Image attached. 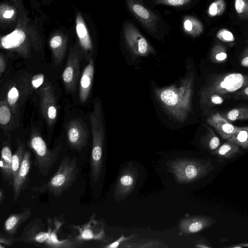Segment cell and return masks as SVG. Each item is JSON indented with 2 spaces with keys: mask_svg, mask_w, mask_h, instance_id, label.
<instances>
[{
  "mask_svg": "<svg viewBox=\"0 0 248 248\" xmlns=\"http://www.w3.org/2000/svg\"><path fill=\"white\" fill-rule=\"evenodd\" d=\"M47 231L48 237L44 247L51 248H81L83 244L78 243L74 238L70 240H62L59 236V230L62 225V219L58 217L47 219Z\"/></svg>",
  "mask_w": 248,
  "mask_h": 248,
  "instance_id": "9",
  "label": "cell"
},
{
  "mask_svg": "<svg viewBox=\"0 0 248 248\" xmlns=\"http://www.w3.org/2000/svg\"><path fill=\"white\" fill-rule=\"evenodd\" d=\"M227 140L232 141L243 149H248V126H237L235 132Z\"/></svg>",
  "mask_w": 248,
  "mask_h": 248,
  "instance_id": "20",
  "label": "cell"
},
{
  "mask_svg": "<svg viewBox=\"0 0 248 248\" xmlns=\"http://www.w3.org/2000/svg\"><path fill=\"white\" fill-rule=\"evenodd\" d=\"M76 31L81 45L85 48L91 47L90 38L82 17L78 15L76 20Z\"/></svg>",
  "mask_w": 248,
  "mask_h": 248,
  "instance_id": "21",
  "label": "cell"
},
{
  "mask_svg": "<svg viewBox=\"0 0 248 248\" xmlns=\"http://www.w3.org/2000/svg\"><path fill=\"white\" fill-rule=\"evenodd\" d=\"M223 99L220 95L218 94H213L207 99L202 104L211 103L212 104L219 105L223 103Z\"/></svg>",
  "mask_w": 248,
  "mask_h": 248,
  "instance_id": "34",
  "label": "cell"
},
{
  "mask_svg": "<svg viewBox=\"0 0 248 248\" xmlns=\"http://www.w3.org/2000/svg\"><path fill=\"white\" fill-rule=\"evenodd\" d=\"M246 81L245 76L239 73L228 74L212 79L201 92V102L203 103L213 94L220 95L236 91Z\"/></svg>",
  "mask_w": 248,
  "mask_h": 248,
  "instance_id": "4",
  "label": "cell"
},
{
  "mask_svg": "<svg viewBox=\"0 0 248 248\" xmlns=\"http://www.w3.org/2000/svg\"><path fill=\"white\" fill-rule=\"evenodd\" d=\"M62 42V38L60 36L54 37L50 41V45L51 47L55 48L59 46Z\"/></svg>",
  "mask_w": 248,
  "mask_h": 248,
  "instance_id": "37",
  "label": "cell"
},
{
  "mask_svg": "<svg viewBox=\"0 0 248 248\" xmlns=\"http://www.w3.org/2000/svg\"><path fill=\"white\" fill-rule=\"evenodd\" d=\"M209 132L202 140V143L205 148L213 151L219 147L220 140L212 129H209Z\"/></svg>",
  "mask_w": 248,
  "mask_h": 248,
  "instance_id": "24",
  "label": "cell"
},
{
  "mask_svg": "<svg viewBox=\"0 0 248 248\" xmlns=\"http://www.w3.org/2000/svg\"><path fill=\"white\" fill-rule=\"evenodd\" d=\"M30 147L35 156L34 166L43 176H46L59 157L60 148L48 150L45 141L39 136L31 139Z\"/></svg>",
  "mask_w": 248,
  "mask_h": 248,
  "instance_id": "5",
  "label": "cell"
},
{
  "mask_svg": "<svg viewBox=\"0 0 248 248\" xmlns=\"http://www.w3.org/2000/svg\"><path fill=\"white\" fill-rule=\"evenodd\" d=\"M216 37L219 40L226 43L232 42L235 40L232 33L225 28L220 29L217 33Z\"/></svg>",
  "mask_w": 248,
  "mask_h": 248,
  "instance_id": "27",
  "label": "cell"
},
{
  "mask_svg": "<svg viewBox=\"0 0 248 248\" xmlns=\"http://www.w3.org/2000/svg\"><path fill=\"white\" fill-rule=\"evenodd\" d=\"M16 241V238L12 235L0 233V248H5L12 246Z\"/></svg>",
  "mask_w": 248,
  "mask_h": 248,
  "instance_id": "29",
  "label": "cell"
},
{
  "mask_svg": "<svg viewBox=\"0 0 248 248\" xmlns=\"http://www.w3.org/2000/svg\"><path fill=\"white\" fill-rule=\"evenodd\" d=\"M234 5L235 10L240 18H248V0H234Z\"/></svg>",
  "mask_w": 248,
  "mask_h": 248,
  "instance_id": "26",
  "label": "cell"
},
{
  "mask_svg": "<svg viewBox=\"0 0 248 248\" xmlns=\"http://www.w3.org/2000/svg\"><path fill=\"white\" fill-rule=\"evenodd\" d=\"M131 12L150 32L154 33L158 29V16L150 9L135 0H125Z\"/></svg>",
  "mask_w": 248,
  "mask_h": 248,
  "instance_id": "10",
  "label": "cell"
},
{
  "mask_svg": "<svg viewBox=\"0 0 248 248\" xmlns=\"http://www.w3.org/2000/svg\"><path fill=\"white\" fill-rule=\"evenodd\" d=\"M4 190L2 189H0V204H1L2 202H3L4 200Z\"/></svg>",
  "mask_w": 248,
  "mask_h": 248,
  "instance_id": "42",
  "label": "cell"
},
{
  "mask_svg": "<svg viewBox=\"0 0 248 248\" xmlns=\"http://www.w3.org/2000/svg\"><path fill=\"white\" fill-rule=\"evenodd\" d=\"M241 64L244 67H248V55L243 58Z\"/></svg>",
  "mask_w": 248,
  "mask_h": 248,
  "instance_id": "41",
  "label": "cell"
},
{
  "mask_svg": "<svg viewBox=\"0 0 248 248\" xmlns=\"http://www.w3.org/2000/svg\"><path fill=\"white\" fill-rule=\"evenodd\" d=\"M193 84V74L190 73L176 83L155 89L158 101L167 113L177 122H185L192 110Z\"/></svg>",
  "mask_w": 248,
  "mask_h": 248,
  "instance_id": "1",
  "label": "cell"
},
{
  "mask_svg": "<svg viewBox=\"0 0 248 248\" xmlns=\"http://www.w3.org/2000/svg\"><path fill=\"white\" fill-rule=\"evenodd\" d=\"M31 214V209L29 208H26L20 213L11 214L3 223V231L10 235L16 234L20 226L29 218Z\"/></svg>",
  "mask_w": 248,
  "mask_h": 248,
  "instance_id": "14",
  "label": "cell"
},
{
  "mask_svg": "<svg viewBox=\"0 0 248 248\" xmlns=\"http://www.w3.org/2000/svg\"><path fill=\"white\" fill-rule=\"evenodd\" d=\"M25 37V34L23 31L16 30L2 38L1 45L7 49L16 47L24 41Z\"/></svg>",
  "mask_w": 248,
  "mask_h": 248,
  "instance_id": "18",
  "label": "cell"
},
{
  "mask_svg": "<svg viewBox=\"0 0 248 248\" xmlns=\"http://www.w3.org/2000/svg\"><path fill=\"white\" fill-rule=\"evenodd\" d=\"M13 154L10 147L4 146L1 151L0 170L2 179L8 186H12L13 182L12 173Z\"/></svg>",
  "mask_w": 248,
  "mask_h": 248,
  "instance_id": "15",
  "label": "cell"
},
{
  "mask_svg": "<svg viewBox=\"0 0 248 248\" xmlns=\"http://www.w3.org/2000/svg\"><path fill=\"white\" fill-rule=\"evenodd\" d=\"M243 92L244 94H245V95L248 96V87H247L246 88H245L244 89Z\"/></svg>",
  "mask_w": 248,
  "mask_h": 248,
  "instance_id": "43",
  "label": "cell"
},
{
  "mask_svg": "<svg viewBox=\"0 0 248 248\" xmlns=\"http://www.w3.org/2000/svg\"><path fill=\"white\" fill-rule=\"evenodd\" d=\"M25 152L24 147L19 145L16 151L13 155L12 167L13 181L16 178L19 170Z\"/></svg>",
  "mask_w": 248,
  "mask_h": 248,
  "instance_id": "22",
  "label": "cell"
},
{
  "mask_svg": "<svg viewBox=\"0 0 248 248\" xmlns=\"http://www.w3.org/2000/svg\"><path fill=\"white\" fill-rule=\"evenodd\" d=\"M43 76L39 78H33L32 80V84L34 88H37L41 85L43 82Z\"/></svg>",
  "mask_w": 248,
  "mask_h": 248,
  "instance_id": "38",
  "label": "cell"
},
{
  "mask_svg": "<svg viewBox=\"0 0 248 248\" xmlns=\"http://www.w3.org/2000/svg\"><path fill=\"white\" fill-rule=\"evenodd\" d=\"M48 116L50 119H54L57 115V111L56 108L53 106L49 108L47 112Z\"/></svg>",
  "mask_w": 248,
  "mask_h": 248,
  "instance_id": "39",
  "label": "cell"
},
{
  "mask_svg": "<svg viewBox=\"0 0 248 248\" xmlns=\"http://www.w3.org/2000/svg\"><path fill=\"white\" fill-rule=\"evenodd\" d=\"M240 147L235 143L227 140L213 151V155H216L222 159H230L242 153V150Z\"/></svg>",
  "mask_w": 248,
  "mask_h": 248,
  "instance_id": "16",
  "label": "cell"
},
{
  "mask_svg": "<svg viewBox=\"0 0 248 248\" xmlns=\"http://www.w3.org/2000/svg\"><path fill=\"white\" fill-rule=\"evenodd\" d=\"M123 31L126 44L134 54L145 57L154 52L149 42L131 23H124Z\"/></svg>",
  "mask_w": 248,
  "mask_h": 248,
  "instance_id": "7",
  "label": "cell"
},
{
  "mask_svg": "<svg viewBox=\"0 0 248 248\" xmlns=\"http://www.w3.org/2000/svg\"><path fill=\"white\" fill-rule=\"evenodd\" d=\"M131 238V236L125 237L124 235H122L118 240L116 241L108 244L104 247V248H117L119 247L120 243L123 241H125L126 240L128 239L129 238Z\"/></svg>",
  "mask_w": 248,
  "mask_h": 248,
  "instance_id": "36",
  "label": "cell"
},
{
  "mask_svg": "<svg viewBox=\"0 0 248 248\" xmlns=\"http://www.w3.org/2000/svg\"><path fill=\"white\" fill-rule=\"evenodd\" d=\"M73 70L70 67L66 68L63 73V79L65 82H70L73 78Z\"/></svg>",
  "mask_w": 248,
  "mask_h": 248,
  "instance_id": "35",
  "label": "cell"
},
{
  "mask_svg": "<svg viewBox=\"0 0 248 248\" xmlns=\"http://www.w3.org/2000/svg\"><path fill=\"white\" fill-rule=\"evenodd\" d=\"M184 31L192 37H197L202 34L203 31V26L202 22L192 16H186L184 17L182 22Z\"/></svg>",
  "mask_w": 248,
  "mask_h": 248,
  "instance_id": "17",
  "label": "cell"
},
{
  "mask_svg": "<svg viewBox=\"0 0 248 248\" xmlns=\"http://www.w3.org/2000/svg\"><path fill=\"white\" fill-rule=\"evenodd\" d=\"M226 119L230 122L248 120V108L241 107L231 109L227 113Z\"/></svg>",
  "mask_w": 248,
  "mask_h": 248,
  "instance_id": "23",
  "label": "cell"
},
{
  "mask_svg": "<svg viewBox=\"0 0 248 248\" xmlns=\"http://www.w3.org/2000/svg\"><path fill=\"white\" fill-rule=\"evenodd\" d=\"M218 52L215 54L216 59L218 61H222L226 59L227 58V54L225 51L224 49L220 46H217L214 48Z\"/></svg>",
  "mask_w": 248,
  "mask_h": 248,
  "instance_id": "33",
  "label": "cell"
},
{
  "mask_svg": "<svg viewBox=\"0 0 248 248\" xmlns=\"http://www.w3.org/2000/svg\"><path fill=\"white\" fill-rule=\"evenodd\" d=\"M77 234L73 238L78 243L84 244L89 241H100L108 242L106 239L103 223L96 218L93 212L88 221L81 226L73 225Z\"/></svg>",
  "mask_w": 248,
  "mask_h": 248,
  "instance_id": "6",
  "label": "cell"
},
{
  "mask_svg": "<svg viewBox=\"0 0 248 248\" xmlns=\"http://www.w3.org/2000/svg\"><path fill=\"white\" fill-rule=\"evenodd\" d=\"M171 168L179 182L189 183L207 175L214 170V165L210 160L181 159L172 162Z\"/></svg>",
  "mask_w": 248,
  "mask_h": 248,
  "instance_id": "3",
  "label": "cell"
},
{
  "mask_svg": "<svg viewBox=\"0 0 248 248\" xmlns=\"http://www.w3.org/2000/svg\"><path fill=\"white\" fill-rule=\"evenodd\" d=\"M226 6L224 0H215L208 7L207 14L210 17L220 16L225 11Z\"/></svg>",
  "mask_w": 248,
  "mask_h": 248,
  "instance_id": "25",
  "label": "cell"
},
{
  "mask_svg": "<svg viewBox=\"0 0 248 248\" xmlns=\"http://www.w3.org/2000/svg\"><path fill=\"white\" fill-rule=\"evenodd\" d=\"M207 123L213 127L221 138L227 140L237 130V127L231 124L219 112L212 114L207 119Z\"/></svg>",
  "mask_w": 248,
  "mask_h": 248,
  "instance_id": "13",
  "label": "cell"
},
{
  "mask_svg": "<svg viewBox=\"0 0 248 248\" xmlns=\"http://www.w3.org/2000/svg\"><path fill=\"white\" fill-rule=\"evenodd\" d=\"M14 13V11L12 9L7 10L3 13V16L5 18H11L13 16Z\"/></svg>",
  "mask_w": 248,
  "mask_h": 248,
  "instance_id": "40",
  "label": "cell"
},
{
  "mask_svg": "<svg viewBox=\"0 0 248 248\" xmlns=\"http://www.w3.org/2000/svg\"><path fill=\"white\" fill-rule=\"evenodd\" d=\"M78 171L75 157L66 156L61 160L56 172L45 184L35 186L32 190L39 193L48 192L56 197L67 191L77 179Z\"/></svg>",
  "mask_w": 248,
  "mask_h": 248,
  "instance_id": "2",
  "label": "cell"
},
{
  "mask_svg": "<svg viewBox=\"0 0 248 248\" xmlns=\"http://www.w3.org/2000/svg\"><path fill=\"white\" fill-rule=\"evenodd\" d=\"M211 217L198 216L183 219L180 224V230L186 234L194 233L207 229L216 223Z\"/></svg>",
  "mask_w": 248,
  "mask_h": 248,
  "instance_id": "12",
  "label": "cell"
},
{
  "mask_svg": "<svg viewBox=\"0 0 248 248\" xmlns=\"http://www.w3.org/2000/svg\"><path fill=\"white\" fill-rule=\"evenodd\" d=\"M135 179L134 174L130 171L124 172L119 178L116 186L117 192L126 193L133 187Z\"/></svg>",
  "mask_w": 248,
  "mask_h": 248,
  "instance_id": "19",
  "label": "cell"
},
{
  "mask_svg": "<svg viewBox=\"0 0 248 248\" xmlns=\"http://www.w3.org/2000/svg\"><path fill=\"white\" fill-rule=\"evenodd\" d=\"M10 111L8 107L2 106L0 108V123L1 124H7L10 121Z\"/></svg>",
  "mask_w": 248,
  "mask_h": 248,
  "instance_id": "31",
  "label": "cell"
},
{
  "mask_svg": "<svg viewBox=\"0 0 248 248\" xmlns=\"http://www.w3.org/2000/svg\"><path fill=\"white\" fill-rule=\"evenodd\" d=\"M48 237L43 220L38 218L33 219L24 228L21 235L16 238V241L27 244L44 245Z\"/></svg>",
  "mask_w": 248,
  "mask_h": 248,
  "instance_id": "8",
  "label": "cell"
},
{
  "mask_svg": "<svg viewBox=\"0 0 248 248\" xmlns=\"http://www.w3.org/2000/svg\"><path fill=\"white\" fill-rule=\"evenodd\" d=\"M93 70V67L89 65L86 70L81 78V86L83 88H87L91 83V77L90 75V72Z\"/></svg>",
  "mask_w": 248,
  "mask_h": 248,
  "instance_id": "30",
  "label": "cell"
},
{
  "mask_svg": "<svg viewBox=\"0 0 248 248\" xmlns=\"http://www.w3.org/2000/svg\"><path fill=\"white\" fill-rule=\"evenodd\" d=\"M31 164V153L29 151H26L19 170L13 183V199L15 201L18 198L21 192L28 185Z\"/></svg>",
  "mask_w": 248,
  "mask_h": 248,
  "instance_id": "11",
  "label": "cell"
},
{
  "mask_svg": "<svg viewBox=\"0 0 248 248\" xmlns=\"http://www.w3.org/2000/svg\"><path fill=\"white\" fill-rule=\"evenodd\" d=\"M192 0H155L156 5H163L173 7H180L185 5Z\"/></svg>",
  "mask_w": 248,
  "mask_h": 248,
  "instance_id": "28",
  "label": "cell"
},
{
  "mask_svg": "<svg viewBox=\"0 0 248 248\" xmlns=\"http://www.w3.org/2000/svg\"><path fill=\"white\" fill-rule=\"evenodd\" d=\"M19 96L18 92L16 87H13L8 94V101L10 105H13L17 101Z\"/></svg>",
  "mask_w": 248,
  "mask_h": 248,
  "instance_id": "32",
  "label": "cell"
}]
</instances>
